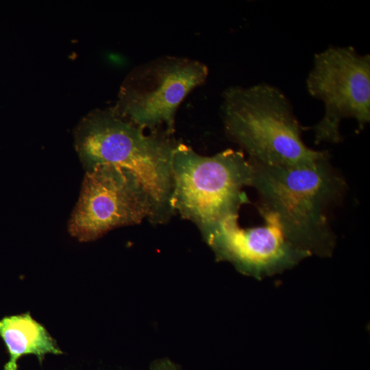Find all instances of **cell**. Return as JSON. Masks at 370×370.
Masks as SVG:
<instances>
[{"label":"cell","mask_w":370,"mask_h":370,"mask_svg":"<svg viewBox=\"0 0 370 370\" xmlns=\"http://www.w3.org/2000/svg\"><path fill=\"white\" fill-rule=\"evenodd\" d=\"M173 211L194 223L206 241L225 221L238 218L249 203L253 167L244 153L227 149L212 156L177 143L172 158Z\"/></svg>","instance_id":"4"},{"label":"cell","mask_w":370,"mask_h":370,"mask_svg":"<svg viewBox=\"0 0 370 370\" xmlns=\"http://www.w3.org/2000/svg\"><path fill=\"white\" fill-rule=\"evenodd\" d=\"M306 88L324 104L322 119L312 127L315 144L343 140L340 127L354 119L362 130L370 121V56L353 47L330 46L314 56Z\"/></svg>","instance_id":"6"},{"label":"cell","mask_w":370,"mask_h":370,"mask_svg":"<svg viewBox=\"0 0 370 370\" xmlns=\"http://www.w3.org/2000/svg\"><path fill=\"white\" fill-rule=\"evenodd\" d=\"M151 370H181V369L169 359H162L154 362Z\"/></svg>","instance_id":"10"},{"label":"cell","mask_w":370,"mask_h":370,"mask_svg":"<svg viewBox=\"0 0 370 370\" xmlns=\"http://www.w3.org/2000/svg\"><path fill=\"white\" fill-rule=\"evenodd\" d=\"M221 115L226 134L252 162L300 167L330 157L328 151L314 150L304 143V129L291 102L273 85L229 87L223 94Z\"/></svg>","instance_id":"3"},{"label":"cell","mask_w":370,"mask_h":370,"mask_svg":"<svg viewBox=\"0 0 370 370\" xmlns=\"http://www.w3.org/2000/svg\"><path fill=\"white\" fill-rule=\"evenodd\" d=\"M249 162L260 212L273 216L284 237L298 249L311 256L331 257L336 239L330 214L343 200L347 184L330 157L300 167Z\"/></svg>","instance_id":"1"},{"label":"cell","mask_w":370,"mask_h":370,"mask_svg":"<svg viewBox=\"0 0 370 370\" xmlns=\"http://www.w3.org/2000/svg\"><path fill=\"white\" fill-rule=\"evenodd\" d=\"M0 336L10 356L3 370H18L17 361L24 355H36L42 362L47 354H62L45 328L34 320L29 312L1 319Z\"/></svg>","instance_id":"9"},{"label":"cell","mask_w":370,"mask_h":370,"mask_svg":"<svg viewBox=\"0 0 370 370\" xmlns=\"http://www.w3.org/2000/svg\"><path fill=\"white\" fill-rule=\"evenodd\" d=\"M261 214L263 225L245 229L238 219H229L206 241L217 260L229 262L241 273L258 280L291 269L311 256L284 237L273 216Z\"/></svg>","instance_id":"8"},{"label":"cell","mask_w":370,"mask_h":370,"mask_svg":"<svg viewBox=\"0 0 370 370\" xmlns=\"http://www.w3.org/2000/svg\"><path fill=\"white\" fill-rule=\"evenodd\" d=\"M207 66L195 60L166 56L132 71L123 84L113 111L151 133L169 136L177 110L195 88L204 82Z\"/></svg>","instance_id":"5"},{"label":"cell","mask_w":370,"mask_h":370,"mask_svg":"<svg viewBox=\"0 0 370 370\" xmlns=\"http://www.w3.org/2000/svg\"><path fill=\"white\" fill-rule=\"evenodd\" d=\"M151 214L149 197L132 173L99 165L86 171L69 232L79 241H91L115 227L149 219Z\"/></svg>","instance_id":"7"},{"label":"cell","mask_w":370,"mask_h":370,"mask_svg":"<svg viewBox=\"0 0 370 370\" xmlns=\"http://www.w3.org/2000/svg\"><path fill=\"white\" fill-rule=\"evenodd\" d=\"M177 144L162 134H146L113 110L91 113L75 132L76 149L86 171L110 164L138 178L149 197L153 223H166L175 213L172 158Z\"/></svg>","instance_id":"2"}]
</instances>
